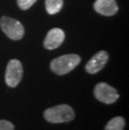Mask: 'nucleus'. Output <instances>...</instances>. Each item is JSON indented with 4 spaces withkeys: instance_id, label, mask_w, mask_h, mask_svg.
Here are the masks:
<instances>
[{
    "instance_id": "obj_1",
    "label": "nucleus",
    "mask_w": 129,
    "mask_h": 130,
    "mask_svg": "<svg viewBox=\"0 0 129 130\" xmlns=\"http://www.w3.org/2000/svg\"><path fill=\"white\" fill-rule=\"evenodd\" d=\"M44 118L51 123H67L75 118V112L69 105H57L46 109L44 112Z\"/></svg>"
},
{
    "instance_id": "obj_2",
    "label": "nucleus",
    "mask_w": 129,
    "mask_h": 130,
    "mask_svg": "<svg viewBox=\"0 0 129 130\" xmlns=\"http://www.w3.org/2000/svg\"><path fill=\"white\" fill-rule=\"evenodd\" d=\"M81 62V57L76 54L64 55L50 62V69L54 73L62 76L70 72Z\"/></svg>"
},
{
    "instance_id": "obj_3",
    "label": "nucleus",
    "mask_w": 129,
    "mask_h": 130,
    "mask_svg": "<svg viewBox=\"0 0 129 130\" xmlns=\"http://www.w3.org/2000/svg\"><path fill=\"white\" fill-rule=\"evenodd\" d=\"M0 27L4 34L11 40H21L24 35L23 24L20 21L7 16H4L0 19Z\"/></svg>"
},
{
    "instance_id": "obj_4",
    "label": "nucleus",
    "mask_w": 129,
    "mask_h": 130,
    "mask_svg": "<svg viewBox=\"0 0 129 130\" xmlns=\"http://www.w3.org/2000/svg\"><path fill=\"white\" fill-rule=\"evenodd\" d=\"M23 66L19 60H10L8 63L6 72H5V82L10 87H15L20 84L23 77Z\"/></svg>"
},
{
    "instance_id": "obj_5",
    "label": "nucleus",
    "mask_w": 129,
    "mask_h": 130,
    "mask_svg": "<svg viewBox=\"0 0 129 130\" xmlns=\"http://www.w3.org/2000/svg\"><path fill=\"white\" fill-rule=\"evenodd\" d=\"M94 95L98 101L106 104L114 103L119 98L117 91L106 82H100L96 86Z\"/></svg>"
},
{
    "instance_id": "obj_6",
    "label": "nucleus",
    "mask_w": 129,
    "mask_h": 130,
    "mask_svg": "<svg viewBox=\"0 0 129 130\" xmlns=\"http://www.w3.org/2000/svg\"><path fill=\"white\" fill-rule=\"evenodd\" d=\"M109 56L106 51H101L97 52L86 65V71L90 74H96L102 70L108 61Z\"/></svg>"
},
{
    "instance_id": "obj_7",
    "label": "nucleus",
    "mask_w": 129,
    "mask_h": 130,
    "mask_svg": "<svg viewBox=\"0 0 129 130\" xmlns=\"http://www.w3.org/2000/svg\"><path fill=\"white\" fill-rule=\"evenodd\" d=\"M65 40V33L61 29L54 28L48 32L44 41V46L48 50H54L61 45Z\"/></svg>"
},
{
    "instance_id": "obj_8",
    "label": "nucleus",
    "mask_w": 129,
    "mask_h": 130,
    "mask_svg": "<svg viewBox=\"0 0 129 130\" xmlns=\"http://www.w3.org/2000/svg\"><path fill=\"white\" fill-rule=\"evenodd\" d=\"M94 9L100 14L112 16L118 11V6L115 0H97L94 4Z\"/></svg>"
},
{
    "instance_id": "obj_9",
    "label": "nucleus",
    "mask_w": 129,
    "mask_h": 130,
    "mask_svg": "<svg viewBox=\"0 0 129 130\" xmlns=\"http://www.w3.org/2000/svg\"><path fill=\"white\" fill-rule=\"evenodd\" d=\"M125 119L122 117H116L111 119L105 127L104 130H124Z\"/></svg>"
},
{
    "instance_id": "obj_10",
    "label": "nucleus",
    "mask_w": 129,
    "mask_h": 130,
    "mask_svg": "<svg viewBox=\"0 0 129 130\" xmlns=\"http://www.w3.org/2000/svg\"><path fill=\"white\" fill-rule=\"evenodd\" d=\"M63 0H45V9L48 13L56 14L62 9Z\"/></svg>"
},
{
    "instance_id": "obj_11",
    "label": "nucleus",
    "mask_w": 129,
    "mask_h": 130,
    "mask_svg": "<svg viewBox=\"0 0 129 130\" xmlns=\"http://www.w3.org/2000/svg\"><path fill=\"white\" fill-rule=\"evenodd\" d=\"M37 0H17V4L21 9L26 10L29 9Z\"/></svg>"
},
{
    "instance_id": "obj_12",
    "label": "nucleus",
    "mask_w": 129,
    "mask_h": 130,
    "mask_svg": "<svg viewBox=\"0 0 129 130\" xmlns=\"http://www.w3.org/2000/svg\"><path fill=\"white\" fill-rule=\"evenodd\" d=\"M0 130H14V126L8 120H0Z\"/></svg>"
}]
</instances>
